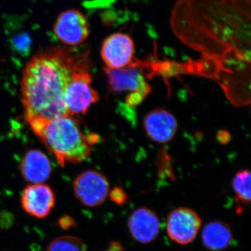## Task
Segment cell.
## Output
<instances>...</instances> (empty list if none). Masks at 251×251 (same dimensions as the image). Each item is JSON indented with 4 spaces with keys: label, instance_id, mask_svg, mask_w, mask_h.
<instances>
[{
    "label": "cell",
    "instance_id": "obj_1",
    "mask_svg": "<svg viewBox=\"0 0 251 251\" xmlns=\"http://www.w3.org/2000/svg\"><path fill=\"white\" fill-rule=\"evenodd\" d=\"M251 0H176L170 24L186 45L211 56L250 52Z\"/></svg>",
    "mask_w": 251,
    "mask_h": 251
},
{
    "label": "cell",
    "instance_id": "obj_2",
    "mask_svg": "<svg viewBox=\"0 0 251 251\" xmlns=\"http://www.w3.org/2000/svg\"><path fill=\"white\" fill-rule=\"evenodd\" d=\"M89 50L46 49L33 56L23 70L21 94L29 125L69 115L64 96L75 73L90 64Z\"/></svg>",
    "mask_w": 251,
    "mask_h": 251
},
{
    "label": "cell",
    "instance_id": "obj_3",
    "mask_svg": "<svg viewBox=\"0 0 251 251\" xmlns=\"http://www.w3.org/2000/svg\"><path fill=\"white\" fill-rule=\"evenodd\" d=\"M48 150L57 158L59 166L85 161L91 153L88 135L82 131L78 119L66 115L29 126Z\"/></svg>",
    "mask_w": 251,
    "mask_h": 251
},
{
    "label": "cell",
    "instance_id": "obj_4",
    "mask_svg": "<svg viewBox=\"0 0 251 251\" xmlns=\"http://www.w3.org/2000/svg\"><path fill=\"white\" fill-rule=\"evenodd\" d=\"M90 64L74 74L64 96V103L69 115H85L99 100V93L92 87Z\"/></svg>",
    "mask_w": 251,
    "mask_h": 251
},
{
    "label": "cell",
    "instance_id": "obj_5",
    "mask_svg": "<svg viewBox=\"0 0 251 251\" xmlns=\"http://www.w3.org/2000/svg\"><path fill=\"white\" fill-rule=\"evenodd\" d=\"M73 188L79 202L87 207L101 205L110 192L106 176L97 171H87L74 179Z\"/></svg>",
    "mask_w": 251,
    "mask_h": 251
},
{
    "label": "cell",
    "instance_id": "obj_6",
    "mask_svg": "<svg viewBox=\"0 0 251 251\" xmlns=\"http://www.w3.org/2000/svg\"><path fill=\"white\" fill-rule=\"evenodd\" d=\"M201 226V216L191 208H176L167 217V234L173 242L179 245H188L192 243L197 237Z\"/></svg>",
    "mask_w": 251,
    "mask_h": 251
},
{
    "label": "cell",
    "instance_id": "obj_7",
    "mask_svg": "<svg viewBox=\"0 0 251 251\" xmlns=\"http://www.w3.org/2000/svg\"><path fill=\"white\" fill-rule=\"evenodd\" d=\"M54 35L64 45L76 46L90 36V25L85 15L79 10H66L57 16L53 26Z\"/></svg>",
    "mask_w": 251,
    "mask_h": 251
},
{
    "label": "cell",
    "instance_id": "obj_8",
    "mask_svg": "<svg viewBox=\"0 0 251 251\" xmlns=\"http://www.w3.org/2000/svg\"><path fill=\"white\" fill-rule=\"evenodd\" d=\"M104 72L106 74L109 87L112 92H130V96L141 102L151 92V87L140 69L134 65L130 64L117 69L105 67Z\"/></svg>",
    "mask_w": 251,
    "mask_h": 251
},
{
    "label": "cell",
    "instance_id": "obj_9",
    "mask_svg": "<svg viewBox=\"0 0 251 251\" xmlns=\"http://www.w3.org/2000/svg\"><path fill=\"white\" fill-rule=\"evenodd\" d=\"M135 44L125 33L117 32L105 38L100 49V56L109 69H122L133 62Z\"/></svg>",
    "mask_w": 251,
    "mask_h": 251
},
{
    "label": "cell",
    "instance_id": "obj_10",
    "mask_svg": "<svg viewBox=\"0 0 251 251\" xmlns=\"http://www.w3.org/2000/svg\"><path fill=\"white\" fill-rule=\"evenodd\" d=\"M55 202V194L49 185H28L21 193V205L23 211L36 219H45L49 216Z\"/></svg>",
    "mask_w": 251,
    "mask_h": 251
},
{
    "label": "cell",
    "instance_id": "obj_11",
    "mask_svg": "<svg viewBox=\"0 0 251 251\" xmlns=\"http://www.w3.org/2000/svg\"><path fill=\"white\" fill-rule=\"evenodd\" d=\"M147 136L159 144L169 143L178 130V122L174 115L163 108H156L148 112L143 120Z\"/></svg>",
    "mask_w": 251,
    "mask_h": 251
},
{
    "label": "cell",
    "instance_id": "obj_12",
    "mask_svg": "<svg viewBox=\"0 0 251 251\" xmlns=\"http://www.w3.org/2000/svg\"><path fill=\"white\" fill-rule=\"evenodd\" d=\"M127 226L133 239L143 244L153 242L161 229L158 216L147 207L138 208L133 211L128 218Z\"/></svg>",
    "mask_w": 251,
    "mask_h": 251
},
{
    "label": "cell",
    "instance_id": "obj_13",
    "mask_svg": "<svg viewBox=\"0 0 251 251\" xmlns=\"http://www.w3.org/2000/svg\"><path fill=\"white\" fill-rule=\"evenodd\" d=\"M23 179L31 184H43L49 180L52 173L49 158L40 150H29L21 163Z\"/></svg>",
    "mask_w": 251,
    "mask_h": 251
},
{
    "label": "cell",
    "instance_id": "obj_14",
    "mask_svg": "<svg viewBox=\"0 0 251 251\" xmlns=\"http://www.w3.org/2000/svg\"><path fill=\"white\" fill-rule=\"evenodd\" d=\"M233 241V232L228 224L216 220L205 225L202 231L203 246L209 251H223Z\"/></svg>",
    "mask_w": 251,
    "mask_h": 251
},
{
    "label": "cell",
    "instance_id": "obj_15",
    "mask_svg": "<svg viewBox=\"0 0 251 251\" xmlns=\"http://www.w3.org/2000/svg\"><path fill=\"white\" fill-rule=\"evenodd\" d=\"M251 173L248 170H242L236 173L232 180V187L237 203L236 211L241 214L251 202Z\"/></svg>",
    "mask_w": 251,
    "mask_h": 251
},
{
    "label": "cell",
    "instance_id": "obj_16",
    "mask_svg": "<svg viewBox=\"0 0 251 251\" xmlns=\"http://www.w3.org/2000/svg\"><path fill=\"white\" fill-rule=\"evenodd\" d=\"M46 251H87V248L79 238L64 235L51 241Z\"/></svg>",
    "mask_w": 251,
    "mask_h": 251
},
{
    "label": "cell",
    "instance_id": "obj_17",
    "mask_svg": "<svg viewBox=\"0 0 251 251\" xmlns=\"http://www.w3.org/2000/svg\"><path fill=\"white\" fill-rule=\"evenodd\" d=\"M110 200L117 204V205H123L127 200V195L126 194L123 188L115 187L112 188L110 192H109Z\"/></svg>",
    "mask_w": 251,
    "mask_h": 251
},
{
    "label": "cell",
    "instance_id": "obj_18",
    "mask_svg": "<svg viewBox=\"0 0 251 251\" xmlns=\"http://www.w3.org/2000/svg\"><path fill=\"white\" fill-rule=\"evenodd\" d=\"M76 223L75 222L74 219L71 216L65 215L62 216L59 220L58 224L62 229H69L70 227L75 226Z\"/></svg>",
    "mask_w": 251,
    "mask_h": 251
},
{
    "label": "cell",
    "instance_id": "obj_19",
    "mask_svg": "<svg viewBox=\"0 0 251 251\" xmlns=\"http://www.w3.org/2000/svg\"><path fill=\"white\" fill-rule=\"evenodd\" d=\"M218 140L222 144L227 143L229 140V134L228 132L226 130H221L218 134Z\"/></svg>",
    "mask_w": 251,
    "mask_h": 251
},
{
    "label": "cell",
    "instance_id": "obj_20",
    "mask_svg": "<svg viewBox=\"0 0 251 251\" xmlns=\"http://www.w3.org/2000/svg\"><path fill=\"white\" fill-rule=\"evenodd\" d=\"M125 251V249H124L123 246L122 244H120V242H112L110 243V245L108 249H106L105 251Z\"/></svg>",
    "mask_w": 251,
    "mask_h": 251
}]
</instances>
